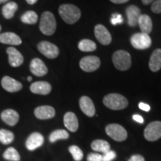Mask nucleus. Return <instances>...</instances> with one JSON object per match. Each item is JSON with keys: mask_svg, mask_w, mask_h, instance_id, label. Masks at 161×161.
Here are the masks:
<instances>
[{"mask_svg": "<svg viewBox=\"0 0 161 161\" xmlns=\"http://www.w3.org/2000/svg\"><path fill=\"white\" fill-rule=\"evenodd\" d=\"M103 103L109 109L119 110L128 107V101L121 94L110 93L104 96Z\"/></svg>", "mask_w": 161, "mask_h": 161, "instance_id": "3", "label": "nucleus"}, {"mask_svg": "<svg viewBox=\"0 0 161 161\" xmlns=\"http://www.w3.org/2000/svg\"><path fill=\"white\" fill-rule=\"evenodd\" d=\"M144 136L148 141H156L161 137V122L154 121L147 125L144 130Z\"/></svg>", "mask_w": 161, "mask_h": 161, "instance_id": "7", "label": "nucleus"}, {"mask_svg": "<svg viewBox=\"0 0 161 161\" xmlns=\"http://www.w3.org/2000/svg\"><path fill=\"white\" fill-rule=\"evenodd\" d=\"M78 47L82 52H93L96 49V44L89 39H83L79 42Z\"/></svg>", "mask_w": 161, "mask_h": 161, "instance_id": "26", "label": "nucleus"}, {"mask_svg": "<svg viewBox=\"0 0 161 161\" xmlns=\"http://www.w3.org/2000/svg\"><path fill=\"white\" fill-rule=\"evenodd\" d=\"M14 140V134L9 130H0V142L4 145L11 143Z\"/></svg>", "mask_w": 161, "mask_h": 161, "instance_id": "29", "label": "nucleus"}, {"mask_svg": "<svg viewBox=\"0 0 161 161\" xmlns=\"http://www.w3.org/2000/svg\"><path fill=\"white\" fill-rule=\"evenodd\" d=\"M69 133L64 129H58L54 130L53 132L50 134L49 141L51 142H55L58 140H66L69 138Z\"/></svg>", "mask_w": 161, "mask_h": 161, "instance_id": "28", "label": "nucleus"}, {"mask_svg": "<svg viewBox=\"0 0 161 161\" xmlns=\"http://www.w3.org/2000/svg\"><path fill=\"white\" fill-rule=\"evenodd\" d=\"M86 160L87 161H102V155L97 153H90L88 154Z\"/></svg>", "mask_w": 161, "mask_h": 161, "instance_id": "35", "label": "nucleus"}, {"mask_svg": "<svg viewBox=\"0 0 161 161\" xmlns=\"http://www.w3.org/2000/svg\"><path fill=\"white\" fill-rule=\"evenodd\" d=\"M58 13L66 23L74 24L80 18V9L72 4H64L59 7Z\"/></svg>", "mask_w": 161, "mask_h": 161, "instance_id": "1", "label": "nucleus"}, {"mask_svg": "<svg viewBox=\"0 0 161 161\" xmlns=\"http://www.w3.org/2000/svg\"><path fill=\"white\" fill-rule=\"evenodd\" d=\"M110 1L115 4H123L127 3V2H128L129 0H110Z\"/></svg>", "mask_w": 161, "mask_h": 161, "instance_id": "39", "label": "nucleus"}, {"mask_svg": "<svg viewBox=\"0 0 161 161\" xmlns=\"http://www.w3.org/2000/svg\"><path fill=\"white\" fill-rule=\"evenodd\" d=\"M26 3L28 4H29V5H34V4H35L37 2V0H25Z\"/></svg>", "mask_w": 161, "mask_h": 161, "instance_id": "41", "label": "nucleus"}, {"mask_svg": "<svg viewBox=\"0 0 161 161\" xmlns=\"http://www.w3.org/2000/svg\"><path fill=\"white\" fill-rule=\"evenodd\" d=\"M80 67L83 71L91 72L97 70L101 65V60L96 56H86L80 60Z\"/></svg>", "mask_w": 161, "mask_h": 161, "instance_id": "8", "label": "nucleus"}, {"mask_svg": "<svg viewBox=\"0 0 161 161\" xmlns=\"http://www.w3.org/2000/svg\"><path fill=\"white\" fill-rule=\"evenodd\" d=\"M105 131L108 136L117 142L125 140L128 137L127 130L119 124H110L106 126Z\"/></svg>", "mask_w": 161, "mask_h": 161, "instance_id": "5", "label": "nucleus"}, {"mask_svg": "<svg viewBox=\"0 0 161 161\" xmlns=\"http://www.w3.org/2000/svg\"><path fill=\"white\" fill-rule=\"evenodd\" d=\"M128 24L130 27H135L138 24V19L141 15V11L137 6L130 5L126 9Z\"/></svg>", "mask_w": 161, "mask_h": 161, "instance_id": "17", "label": "nucleus"}, {"mask_svg": "<svg viewBox=\"0 0 161 161\" xmlns=\"http://www.w3.org/2000/svg\"><path fill=\"white\" fill-rule=\"evenodd\" d=\"M70 154L75 161H80L84 158V154L81 149L77 146H72L69 148Z\"/></svg>", "mask_w": 161, "mask_h": 161, "instance_id": "31", "label": "nucleus"}, {"mask_svg": "<svg viewBox=\"0 0 161 161\" xmlns=\"http://www.w3.org/2000/svg\"><path fill=\"white\" fill-rule=\"evenodd\" d=\"M112 60L115 67L120 71L128 70L131 66L130 55L128 52L124 50H118L114 52Z\"/></svg>", "mask_w": 161, "mask_h": 161, "instance_id": "4", "label": "nucleus"}, {"mask_svg": "<svg viewBox=\"0 0 161 161\" xmlns=\"http://www.w3.org/2000/svg\"><path fill=\"white\" fill-rule=\"evenodd\" d=\"M27 80H28V81H31V80H32V78L31 77V76H29V77L27 78Z\"/></svg>", "mask_w": 161, "mask_h": 161, "instance_id": "43", "label": "nucleus"}, {"mask_svg": "<svg viewBox=\"0 0 161 161\" xmlns=\"http://www.w3.org/2000/svg\"><path fill=\"white\" fill-rule=\"evenodd\" d=\"M38 20V16L37 13L33 11H28L24 13L21 17V21L23 23L29 24V25H34L37 23Z\"/></svg>", "mask_w": 161, "mask_h": 161, "instance_id": "27", "label": "nucleus"}, {"mask_svg": "<svg viewBox=\"0 0 161 161\" xmlns=\"http://www.w3.org/2000/svg\"><path fill=\"white\" fill-rule=\"evenodd\" d=\"M133 119H134V121H136V122H138V123H140V124H142L144 122L143 118H142L140 115H138V114H135V115L133 116Z\"/></svg>", "mask_w": 161, "mask_h": 161, "instance_id": "38", "label": "nucleus"}, {"mask_svg": "<svg viewBox=\"0 0 161 161\" xmlns=\"http://www.w3.org/2000/svg\"><path fill=\"white\" fill-rule=\"evenodd\" d=\"M37 49L40 53L49 59L56 58L59 55V49L58 46L48 41H42L38 43Z\"/></svg>", "mask_w": 161, "mask_h": 161, "instance_id": "9", "label": "nucleus"}, {"mask_svg": "<svg viewBox=\"0 0 161 161\" xmlns=\"http://www.w3.org/2000/svg\"><path fill=\"white\" fill-rule=\"evenodd\" d=\"M138 24L142 33L148 35L152 32L153 27L152 20L148 15L141 14L138 19Z\"/></svg>", "mask_w": 161, "mask_h": 161, "instance_id": "23", "label": "nucleus"}, {"mask_svg": "<svg viewBox=\"0 0 161 161\" xmlns=\"http://www.w3.org/2000/svg\"><path fill=\"white\" fill-rule=\"evenodd\" d=\"M116 154L114 151L110 150L109 152L104 153L102 155V161H112L116 158Z\"/></svg>", "mask_w": 161, "mask_h": 161, "instance_id": "33", "label": "nucleus"}, {"mask_svg": "<svg viewBox=\"0 0 161 161\" xmlns=\"http://www.w3.org/2000/svg\"><path fill=\"white\" fill-rule=\"evenodd\" d=\"M91 148L93 151L102 152L103 154L109 152L110 150V146L109 142L103 140H96L92 141L91 143Z\"/></svg>", "mask_w": 161, "mask_h": 161, "instance_id": "25", "label": "nucleus"}, {"mask_svg": "<svg viewBox=\"0 0 161 161\" xmlns=\"http://www.w3.org/2000/svg\"><path fill=\"white\" fill-rule=\"evenodd\" d=\"M152 12L154 14H160L161 13V0H155L153 2L152 5Z\"/></svg>", "mask_w": 161, "mask_h": 161, "instance_id": "34", "label": "nucleus"}, {"mask_svg": "<svg viewBox=\"0 0 161 161\" xmlns=\"http://www.w3.org/2000/svg\"><path fill=\"white\" fill-rule=\"evenodd\" d=\"M30 71L33 75L38 77L46 75L48 73V68L44 62L40 58H34L30 64Z\"/></svg>", "mask_w": 161, "mask_h": 161, "instance_id": "11", "label": "nucleus"}, {"mask_svg": "<svg viewBox=\"0 0 161 161\" xmlns=\"http://www.w3.org/2000/svg\"><path fill=\"white\" fill-rule=\"evenodd\" d=\"M43 136L38 132H34L31 134H30L26 140L25 146L29 151H34L41 146L43 144Z\"/></svg>", "mask_w": 161, "mask_h": 161, "instance_id": "13", "label": "nucleus"}, {"mask_svg": "<svg viewBox=\"0 0 161 161\" xmlns=\"http://www.w3.org/2000/svg\"><path fill=\"white\" fill-rule=\"evenodd\" d=\"M57 27L55 16L52 12L45 11L42 14L40 22V30L43 35L51 36L55 33Z\"/></svg>", "mask_w": 161, "mask_h": 161, "instance_id": "2", "label": "nucleus"}, {"mask_svg": "<svg viewBox=\"0 0 161 161\" xmlns=\"http://www.w3.org/2000/svg\"><path fill=\"white\" fill-rule=\"evenodd\" d=\"M2 86L4 90L9 92H16L19 91L23 88V84L19 81L10 76H5L1 81Z\"/></svg>", "mask_w": 161, "mask_h": 161, "instance_id": "12", "label": "nucleus"}, {"mask_svg": "<svg viewBox=\"0 0 161 161\" xmlns=\"http://www.w3.org/2000/svg\"><path fill=\"white\" fill-rule=\"evenodd\" d=\"M8 1H10V0H0V4L7 3Z\"/></svg>", "mask_w": 161, "mask_h": 161, "instance_id": "42", "label": "nucleus"}, {"mask_svg": "<svg viewBox=\"0 0 161 161\" xmlns=\"http://www.w3.org/2000/svg\"><path fill=\"white\" fill-rule=\"evenodd\" d=\"M8 55V62L12 67H18L21 66L24 61L23 55L14 47H8L6 50Z\"/></svg>", "mask_w": 161, "mask_h": 161, "instance_id": "14", "label": "nucleus"}, {"mask_svg": "<svg viewBox=\"0 0 161 161\" xmlns=\"http://www.w3.org/2000/svg\"><path fill=\"white\" fill-rule=\"evenodd\" d=\"M1 118L7 125L10 126H14L19 122V115L14 110L7 109L2 112Z\"/></svg>", "mask_w": 161, "mask_h": 161, "instance_id": "20", "label": "nucleus"}, {"mask_svg": "<svg viewBox=\"0 0 161 161\" xmlns=\"http://www.w3.org/2000/svg\"><path fill=\"white\" fill-rule=\"evenodd\" d=\"M110 23L114 25H119V24L123 23V18L119 14L115 13L112 15L111 18H110Z\"/></svg>", "mask_w": 161, "mask_h": 161, "instance_id": "32", "label": "nucleus"}, {"mask_svg": "<svg viewBox=\"0 0 161 161\" xmlns=\"http://www.w3.org/2000/svg\"><path fill=\"white\" fill-rule=\"evenodd\" d=\"M30 90L31 92L39 95H48L52 91V86L49 82L40 80L34 82L30 86Z\"/></svg>", "mask_w": 161, "mask_h": 161, "instance_id": "15", "label": "nucleus"}, {"mask_svg": "<svg viewBox=\"0 0 161 161\" xmlns=\"http://www.w3.org/2000/svg\"><path fill=\"white\" fill-rule=\"evenodd\" d=\"M35 116L39 119H49L55 116V110L49 105L39 106L35 110Z\"/></svg>", "mask_w": 161, "mask_h": 161, "instance_id": "18", "label": "nucleus"}, {"mask_svg": "<svg viewBox=\"0 0 161 161\" xmlns=\"http://www.w3.org/2000/svg\"><path fill=\"white\" fill-rule=\"evenodd\" d=\"M80 110L85 115L89 117H92L96 114V108L91 98L88 96H82L79 100Z\"/></svg>", "mask_w": 161, "mask_h": 161, "instance_id": "16", "label": "nucleus"}, {"mask_svg": "<svg viewBox=\"0 0 161 161\" xmlns=\"http://www.w3.org/2000/svg\"><path fill=\"white\" fill-rule=\"evenodd\" d=\"M0 43L11 46H19L22 43V40L19 36L14 32H4L0 34Z\"/></svg>", "mask_w": 161, "mask_h": 161, "instance_id": "19", "label": "nucleus"}, {"mask_svg": "<svg viewBox=\"0 0 161 161\" xmlns=\"http://www.w3.org/2000/svg\"><path fill=\"white\" fill-rule=\"evenodd\" d=\"M128 161H145V158L140 154H134L130 157Z\"/></svg>", "mask_w": 161, "mask_h": 161, "instance_id": "36", "label": "nucleus"}, {"mask_svg": "<svg viewBox=\"0 0 161 161\" xmlns=\"http://www.w3.org/2000/svg\"><path fill=\"white\" fill-rule=\"evenodd\" d=\"M3 157L6 160L12 161H19L20 160L19 154L13 147H10L8 149H6L3 154Z\"/></svg>", "mask_w": 161, "mask_h": 161, "instance_id": "30", "label": "nucleus"}, {"mask_svg": "<svg viewBox=\"0 0 161 161\" xmlns=\"http://www.w3.org/2000/svg\"><path fill=\"white\" fill-rule=\"evenodd\" d=\"M18 9V5L15 2H8L5 4L2 9L3 17L7 19H12L14 17L16 11Z\"/></svg>", "mask_w": 161, "mask_h": 161, "instance_id": "24", "label": "nucleus"}, {"mask_svg": "<svg viewBox=\"0 0 161 161\" xmlns=\"http://www.w3.org/2000/svg\"><path fill=\"white\" fill-rule=\"evenodd\" d=\"M153 1H154V0H142V3L145 5H149V4L152 3Z\"/></svg>", "mask_w": 161, "mask_h": 161, "instance_id": "40", "label": "nucleus"}, {"mask_svg": "<svg viewBox=\"0 0 161 161\" xmlns=\"http://www.w3.org/2000/svg\"><path fill=\"white\" fill-rule=\"evenodd\" d=\"M94 33H95V37L98 41L102 45L107 46L109 45L112 41V37L110 33L107 29L105 26L103 25H96L95 29H94Z\"/></svg>", "mask_w": 161, "mask_h": 161, "instance_id": "10", "label": "nucleus"}, {"mask_svg": "<svg viewBox=\"0 0 161 161\" xmlns=\"http://www.w3.org/2000/svg\"><path fill=\"white\" fill-rule=\"evenodd\" d=\"M148 66L152 72H158L161 69V49H157L152 52Z\"/></svg>", "mask_w": 161, "mask_h": 161, "instance_id": "22", "label": "nucleus"}, {"mask_svg": "<svg viewBox=\"0 0 161 161\" xmlns=\"http://www.w3.org/2000/svg\"><path fill=\"white\" fill-rule=\"evenodd\" d=\"M64 125L71 132H75L78 128V121L74 113L67 112L64 116Z\"/></svg>", "mask_w": 161, "mask_h": 161, "instance_id": "21", "label": "nucleus"}, {"mask_svg": "<svg viewBox=\"0 0 161 161\" xmlns=\"http://www.w3.org/2000/svg\"><path fill=\"white\" fill-rule=\"evenodd\" d=\"M130 43L136 49L143 50L149 48L152 45V39L147 34L136 33L130 37Z\"/></svg>", "mask_w": 161, "mask_h": 161, "instance_id": "6", "label": "nucleus"}, {"mask_svg": "<svg viewBox=\"0 0 161 161\" xmlns=\"http://www.w3.org/2000/svg\"><path fill=\"white\" fill-rule=\"evenodd\" d=\"M2 31V26H1V25H0V31Z\"/></svg>", "mask_w": 161, "mask_h": 161, "instance_id": "44", "label": "nucleus"}, {"mask_svg": "<svg viewBox=\"0 0 161 161\" xmlns=\"http://www.w3.org/2000/svg\"><path fill=\"white\" fill-rule=\"evenodd\" d=\"M139 108H140L142 110H144V111L146 112H148L151 109L150 106L148 105V104L143 103V102H140V103L139 104Z\"/></svg>", "mask_w": 161, "mask_h": 161, "instance_id": "37", "label": "nucleus"}]
</instances>
